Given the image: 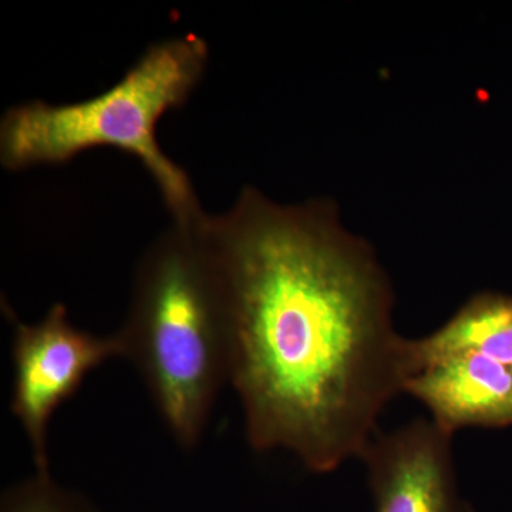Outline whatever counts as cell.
<instances>
[{"instance_id":"obj_1","label":"cell","mask_w":512,"mask_h":512,"mask_svg":"<svg viewBox=\"0 0 512 512\" xmlns=\"http://www.w3.org/2000/svg\"><path fill=\"white\" fill-rule=\"evenodd\" d=\"M197 227L224 292L249 444L291 451L315 473L360 458L417 370L372 249L326 202L279 205L254 188Z\"/></svg>"},{"instance_id":"obj_5","label":"cell","mask_w":512,"mask_h":512,"mask_svg":"<svg viewBox=\"0 0 512 512\" xmlns=\"http://www.w3.org/2000/svg\"><path fill=\"white\" fill-rule=\"evenodd\" d=\"M451 437L424 419L376 433L360 456L376 512H470L458 494Z\"/></svg>"},{"instance_id":"obj_7","label":"cell","mask_w":512,"mask_h":512,"mask_svg":"<svg viewBox=\"0 0 512 512\" xmlns=\"http://www.w3.org/2000/svg\"><path fill=\"white\" fill-rule=\"evenodd\" d=\"M417 342L426 353L474 352L512 367V298L478 295L443 328Z\"/></svg>"},{"instance_id":"obj_8","label":"cell","mask_w":512,"mask_h":512,"mask_svg":"<svg viewBox=\"0 0 512 512\" xmlns=\"http://www.w3.org/2000/svg\"><path fill=\"white\" fill-rule=\"evenodd\" d=\"M0 512H99L82 495L57 484L52 474L36 473L2 495Z\"/></svg>"},{"instance_id":"obj_3","label":"cell","mask_w":512,"mask_h":512,"mask_svg":"<svg viewBox=\"0 0 512 512\" xmlns=\"http://www.w3.org/2000/svg\"><path fill=\"white\" fill-rule=\"evenodd\" d=\"M208 62L200 36L163 40L120 82L92 99L72 104L32 101L6 111L0 124V160L8 170L67 163L96 147H113L147 168L175 224H192L200 202L190 177L170 160L157 140L164 114L187 103Z\"/></svg>"},{"instance_id":"obj_4","label":"cell","mask_w":512,"mask_h":512,"mask_svg":"<svg viewBox=\"0 0 512 512\" xmlns=\"http://www.w3.org/2000/svg\"><path fill=\"white\" fill-rule=\"evenodd\" d=\"M12 319L13 392L10 410L25 431L36 473H50L47 434L56 410L86 377L111 359H123L119 333L101 336L76 328L56 303L37 323Z\"/></svg>"},{"instance_id":"obj_6","label":"cell","mask_w":512,"mask_h":512,"mask_svg":"<svg viewBox=\"0 0 512 512\" xmlns=\"http://www.w3.org/2000/svg\"><path fill=\"white\" fill-rule=\"evenodd\" d=\"M417 370L406 392L450 433L512 423V367L474 352L426 353L416 339Z\"/></svg>"},{"instance_id":"obj_2","label":"cell","mask_w":512,"mask_h":512,"mask_svg":"<svg viewBox=\"0 0 512 512\" xmlns=\"http://www.w3.org/2000/svg\"><path fill=\"white\" fill-rule=\"evenodd\" d=\"M198 218L174 224L141 258L130 311L117 332L123 359L136 367L165 426L185 450L200 444L231 379L224 292Z\"/></svg>"}]
</instances>
